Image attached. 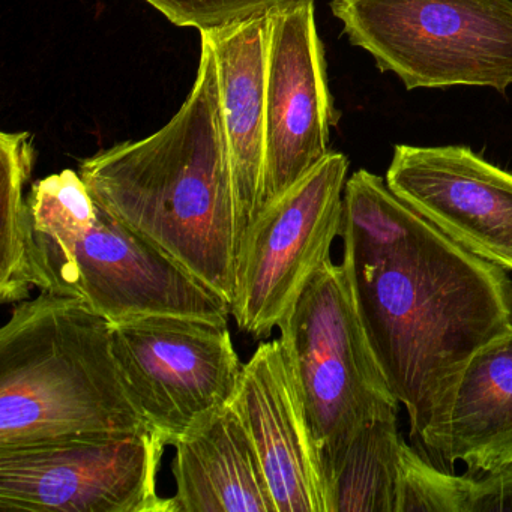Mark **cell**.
Masks as SVG:
<instances>
[{
	"instance_id": "1",
	"label": "cell",
	"mask_w": 512,
	"mask_h": 512,
	"mask_svg": "<svg viewBox=\"0 0 512 512\" xmlns=\"http://www.w3.org/2000/svg\"><path fill=\"white\" fill-rule=\"evenodd\" d=\"M340 236L362 328L418 437L455 371L479 347L512 331V281L368 170L347 179Z\"/></svg>"
},
{
	"instance_id": "2",
	"label": "cell",
	"mask_w": 512,
	"mask_h": 512,
	"mask_svg": "<svg viewBox=\"0 0 512 512\" xmlns=\"http://www.w3.org/2000/svg\"><path fill=\"white\" fill-rule=\"evenodd\" d=\"M92 199L224 299L236 292L238 229L214 49L200 35L196 83L160 131L86 158Z\"/></svg>"
},
{
	"instance_id": "3",
	"label": "cell",
	"mask_w": 512,
	"mask_h": 512,
	"mask_svg": "<svg viewBox=\"0 0 512 512\" xmlns=\"http://www.w3.org/2000/svg\"><path fill=\"white\" fill-rule=\"evenodd\" d=\"M140 430L151 428L122 382L109 320L71 296L20 302L0 329V449Z\"/></svg>"
},
{
	"instance_id": "4",
	"label": "cell",
	"mask_w": 512,
	"mask_h": 512,
	"mask_svg": "<svg viewBox=\"0 0 512 512\" xmlns=\"http://www.w3.org/2000/svg\"><path fill=\"white\" fill-rule=\"evenodd\" d=\"M35 287L85 302L110 323L175 316L227 323L217 293L95 203L79 172L32 185Z\"/></svg>"
},
{
	"instance_id": "5",
	"label": "cell",
	"mask_w": 512,
	"mask_h": 512,
	"mask_svg": "<svg viewBox=\"0 0 512 512\" xmlns=\"http://www.w3.org/2000/svg\"><path fill=\"white\" fill-rule=\"evenodd\" d=\"M278 329L329 497L353 436L373 419L397 416L400 401L368 343L343 263L326 260Z\"/></svg>"
},
{
	"instance_id": "6",
	"label": "cell",
	"mask_w": 512,
	"mask_h": 512,
	"mask_svg": "<svg viewBox=\"0 0 512 512\" xmlns=\"http://www.w3.org/2000/svg\"><path fill=\"white\" fill-rule=\"evenodd\" d=\"M331 11L407 91L512 86V0H332Z\"/></svg>"
},
{
	"instance_id": "7",
	"label": "cell",
	"mask_w": 512,
	"mask_h": 512,
	"mask_svg": "<svg viewBox=\"0 0 512 512\" xmlns=\"http://www.w3.org/2000/svg\"><path fill=\"white\" fill-rule=\"evenodd\" d=\"M166 446L140 430L0 449V512H175L157 491Z\"/></svg>"
},
{
	"instance_id": "8",
	"label": "cell",
	"mask_w": 512,
	"mask_h": 512,
	"mask_svg": "<svg viewBox=\"0 0 512 512\" xmlns=\"http://www.w3.org/2000/svg\"><path fill=\"white\" fill-rule=\"evenodd\" d=\"M349 160L329 152L289 191L263 206L242 238L232 316L245 334L269 337L340 236Z\"/></svg>"
},
{
	"instance_id": "9",
	"label": "cell",
	"mask_w": 512,
	"mask_h": 512,
	"mask_svg": "<svg viewBox=\"0 0 512 512\" xmlns=\"http://www.w3.org/2000/svg\"><path fill=\"white\" fill-rule=\"evenodd\" d=\"M110 326L125 389L167 445L232 403L244 364L227 323L155 316Z\"/></svg>"
},
{
	"instance_id": "10",
	"label": "cell",
	"mask_w": 512,
	"mask_h": 512,
	"mask_svg": "<svg viewBox=\"0 0 512 512\" xmlns=\"http://www.w3.org/2000/svg\"><path fill=\"white\" fill-rule=\"evenodd\" d=\"M268 19L262 208L325 160L331 152L329 134L338 121L314 4Z\"/></svg>"
},
{
	"instance_id": "11",
	"label": "cell",
	"mask_w": 512,
	"mask_h": 512,
	"mask_svg": "<svg viewBox=\"0 0 512 512\" xmlns=\"http://www.w3.org/2000/svg\"><path fill=\"white\" fill-rule=\"evenodd\" d=\"M389 190L460 247L512 272V175L466 146L397 145Z\"/></svg>"
},
{
	"instance_id": "12",
	"label": "cell",
	"mask_w": 512,
	"mask_h": 512,
	"mask_svg": "<svg viewBox=\"0 0 512 512\" xmlns=\"http://www.w3.org/2000/svg\"><path fill=\"white\" fill-rule=\"evenodd\" d=\"M232 406L262 461L278 512H329L328 487L280 338L242 368Z\"/></svg>"
},
{
	"instance_id": "13",
	"label": "cell",
	"mask_w": 512,
	"mask_h": 512,
	"mask_svg": "<svg viewBox=\"0 0 512 512\" xmlns=\"http://www.w3.org/2000/svg\"><path fill=\"white\" fill-rule=\"evenodd\" d=\"M418 437L469 472L512 466V331L479 347L455 371Z\"/></svg>"
},
{
	"instance_id": "14",
	"label": "cell",
	"mask_w": 512,
	"mask_h": 512,
	"mask_svg": "<svg viewBox=\"0 0 512 512\" xmlns=\"http://www.w3.org/2000/svg\"><path fill=\"white\" fill-rule=\"evenodd\" d=\"M269 16L200 32L214 49L232 164L238 250L262 209Z\"/></svg>"
},
{
	"instance_id": "15",
	"label": "cell",
	"mask_w": 512,
	"mask_h": 512,
	"mask_svg": "<svg viewBox=\"0 0 512 512\" xmlns=\"http://www.w3.org/2000/svg\"><path fill=\"white\" fill-rule=\"evenodd\" d=\"M172 446L175 512H278L256 446L232 403Z\"/></svg>"
},
{
	"instance_id": "16",
	"label": "cell",
	"mask_w": 512,
	"mask_h": 512,
	"mask_svg": "<svg viewBox=\"0 0 512 512\" xmlns=\"http://www.w3.org/2000/svg\"><path fill=\"white\" fill-rule=\"evenodd\" d=\"M401 440L397 416L367 422L329 482V512H397Z\"/></svg>"
},
{
	"instance_id": "17",
	"label": "cell",
	"mask_w": 512,
	"mask_h": 512,
	"mask_svg": "<svg viewBox=\"0 0 512 512\" xmlns=\"http://www.w3.org/2000/svg\"><path fill=\"white\" fill-rule=\"evenodd\" d=\"M29 133L0 134V301H25L35 287L26 187L34 172Z\"/></svg>"
},
{
	"instance_id": "18",
	"label": "cell",
	"mask_w": 512,
	"mask_h": 512,
	"mask_svg": "<svg viewBox=\"0 0 512 512\" xmlns=\"http://www.w3.org/2000/svg\"><path fill=\"white\" fill-rule=\"evenodd\" d=\"M179 28L199 32L293 10L314 0H145Z\"/></svg>"
}]
</instances>
